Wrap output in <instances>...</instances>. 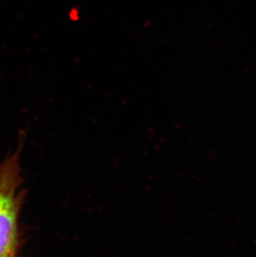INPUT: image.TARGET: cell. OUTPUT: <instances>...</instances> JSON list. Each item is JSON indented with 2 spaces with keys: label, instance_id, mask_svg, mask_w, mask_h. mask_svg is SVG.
I'll return each mask as SVG.
<instances>
[{
  "label": "cell",
  "instance_id": "cell-2",
  "mask_svg": "<svg viewBox=\"0 0 256 257\" xmlns=\"http://www.w3.org/2000/svg\"><path fill=\"white\" fill-rule=\"evenodd\" d=\"M69 19L73 22H77L81 20V11L77 7L71 9L69 11Z\"/></svg>",
  "mask_w": 256,
  "mask_h": 257
},
{
  "label": "cell",
  "instance_id": "cell-1",
  "mask_svg": "<svg viewBox=\"0 0 256 257\" xmlns=\"http://www.w3.org/2000/svg\"><path fill=\"white\" fill-rule=\"evenodd\" d=\"M23 142L17 150L0 162V257H20L24 245L20 214L26 192L20 189V155Z\"/></svg>",
  "mask_w": 256,
  "mask_h": 257
}]
</instances>
